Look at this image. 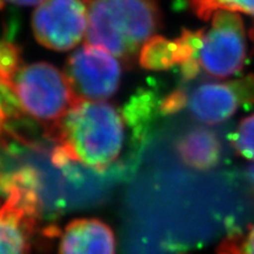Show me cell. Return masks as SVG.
Here are the masks:
<instances>
[{
  "label": "cell",
  "mask_w": 254,
  "mask_h": 254,
  "mask_svg": "<svg viewBox=\"0 0 254 254\" xmlns=\"http://www.w3.org/2000/svg\"><path fill=\"white\" fill-rule=\"evenodd\" d=\"M47 135L56 141L52 161L57 166L77 163L104 171L122 153L125 122L113 105L79 100L47 129Z\"/></svg>",
  "instance_id": "obj_1"
},
{
  "label": "cell",
  "mask_w": 254,
  "mask_h": 254,
  "mask_svg": "<svg viewBox=\"0 0 254 254\" xmlns=\"http://www.w3.org/2000/svg\"><path fill=\"white\" fill-rule=\"evenodd\" d=\"M86 40L133 65L140 47L161 26L158 0H84Z\"/></svg>",
  "instance_id": "obj_2"
},
{
  "label": "cell",
  "mask_w": 254,
  "mask_h": 254,
  "mask_svg": "<svg viewBox=\"0 0 254 254\" xmlns=\"http://www.w3.org/2000/svg\"><path fill=\"white\" fill-rule=\"evenodd\" d=\"M23 113L49 129L77 103L65 73L46 62L23 65L12 81Z\"/></svg>",
  "instance_id": "obj_3"
},
{
  "label": "cell",
  "mask_w": 254,
  "mask_h": 254,
  "mask_svg": "<svg viewBox=\"0 0 254 254\" xmlns=\"http://www.w3.org/2000/svg\"><path fill=\"white\" fill-rule=\"evenodd\" d=\"M245 26L240 15L230 11H217L212 25L204 30L198 60L200 68L209 75L226 78L237 74L246 60Z\"/></svg>",
  "instance_id": "obj_4"
},
{
  "label": "cell",
  "mask_w": 254,
  "mask_h": 254,
  "mask_svg": "<svg viewBox=\"0 0 254 254\" xmlns=\"http://www.w3.org/2000/svg\"><path fill=\"white\" fill-rule=\"evenodd\" d=\"M64 73L78 101H104L118 91L122 64L109 51L88 44L68 57Z\"/></svg>",
  "instance_id": "obj_5"
},
{
  "label": "cell",
  "mask_w": 254,
  "mask_h": 254,
  "mask_svg": "<svg viewBox=\"0 0 254 254\" xmlns=\"http://www.w3.org/2000/svg\"><path fill=\"white\" fill-rule=\"evenodd\" d=\"M88 18L84 0H44L32 15V30L46 49L68 51L87 33Z\"/></svg>",
  "instance_id": "obj_6"
},
{
  "label": "cell",
  "mask_w": 254,
  "mask_h": 254,
  "mask_svg": "<svg viewBox=\"0 0 254 254\" xmlns=\"http://www.w3.org/2000/svg\"><path fill=\"white\" fill-rule=\"evenodd\" d=\"M244 104L254 105V74L231 82H205L189 94L192 117L207 125L226 122Z\"/></svg>",
  "instance_id": "obj_7"
},
{
  "label": "cell",
  "mask_w": 254,
  "mask_h": 254,
  "mask_svg": "<svg viewBox=\"0 0 254 254\" xmlns=\"http://www.w3.org/2000/svg\"><path fill=\"white\" fill-rule=\"evenodd\" d=\"M59 254H116V237L100 219H74L60 237Z\"/></svg>",
  "instance_id": "obj_8"
},
{
  "label": "cell",
  "mask_w": 254,
  "mask_h": 254,
  "mask_svg": "<svg viewBox=\"0 0 254 254\" xmlns=\"http://www.w3.org/2000/svg\"><path fill=\"white\" fill-rule=\"evenodd\" d=\"M37 213L6 196L0 204V254H28Z\"/></svg>",
  "instance_id": "obj_9"
},
{
  "label": "cell",
  "mask_w": 254,
  "mask_h": 254,
  "mask_svg": "<svg viewBox=\"0 0 254 254\" xmlns=\"http://www.w3.org/2000/svg\"><path fill=\"white\" fill-rule=\"evenodd\" d=\"M179 157L194 170H209L219 163L221 144L218 135L205 127H196L185 133L177 144Z\"/></svg>",
  "instance_id": "obj_10"
},
{
  "label": "cell",
  "mask_w": 254,
  "mask_h": 254,
  "mask_svg": "<svg viewBox=\"0 0 254 254\" xmlns=\"http://www.w3.org/2000/svg\"><path fill=\"white\" fill-rule=\"evenodd\" d=\"M139 63L151 71H164L178 65V47L176 40L171 41L160 36L148 39L139 53Z\"/></svg>",
  "instance_id": "obj_11"
},
{
  "label": "cell",
  "mask_w": 254,
  "mask_h": 254,
  "mask_svg": "<svg viewBox=\"0 0 254 254\" xmlns=\"http://www.w3.org/2000/svg\"><path fill=\"white\" fill-rule=\"evenodd\" d=\"M196 17L209 20L217 11L243 12L254 17V0H190Z\"/></svg>",
  "instance_id": "obj_12"
},
{
  "label": "cell",
  "mask_w": 254,
  "mask_h": 254,
  "mask_svg": "<svg viewBox=\"0 0 254 254\" xmlns=\"http://www.w3.org/2000/svg\"><path fill=\"white\" fill-rule=\"evenodd\" d=\"M231 142L238 154L247 160H254V114L241 120Z\"/></svg>",
  "instance_id": "obj_13"
},
{
  "label": "cell",
  "mask_w": 254,
  "mask_h": 254,
  "mask_svg": "<svg viewBox=\"0 0 254 254\" xmlns=\"http://www.w3.org/2000/svg\"><path fill=\"white\" fill-rule=\"evenodd\" d=\"M220 254H254V225L245 234L227 238L220 247Z\"/></svg>",
  "instance_id": "obj_14"
},
{
  "label": "cell",
  "mask_w": 254,
  "mask_h": 254,
  "mask_svg": "<svg viewBox=\"0 0 254 254\" xmlns=\"http://www.w3.org/2000/svg\"><path fill=\"white\" fill-rule=\"evenodd\" d=\"M189 104V93L185 88H177L171 92L160 103V111L164 114H174L182 111Z\"/></svg>",
  "instance_id": "obj_15"
},
{
  "label": "cell",
  "mask_w": 254,
  "mask_h": 254,
  "mask_svg": "<svg viewBox=\"0 0 254 254\" xmlns=\"http://www.w3.org/2000/svg\"><path fill=\"white\" fill-rule=\"evenodd\" d=\"M44 0H0V9H2L7 4H14L19 6L39 5Z\"/></svg>",
  "instance_id": "obj_16"
},
{
  "label": "cell",
  "mask_w": 254,
  "mask_h": 254,
  "mask_svg": "<svg viewBox=\"0 0 254 254\" xmlns=\"http://www.w3.org/2000/svg\"><path fill=\"white\" fill-rule=\"evenodd\" d=\"M247 179H249L251 186L254 189V164L251 165L247 170Z\"/></svg>",
  "instance_id": "obj_17"
},
{
  "label": "cell",
  "mask_w": 254,
  "mask_h": 254,
  "mask_svg": "<svg viewBox=\"0 0 254 254\" xmlns=\"http://www.w3.org/2000/svg\"><path fill=\"white\" fill-rule=\"evenodd\" d=\"M250 37H251V39L254 41V25H253L252 28H251V31H250Z\"/></svg>",
  "instance_id": "obj_18"
}]
</instances>
